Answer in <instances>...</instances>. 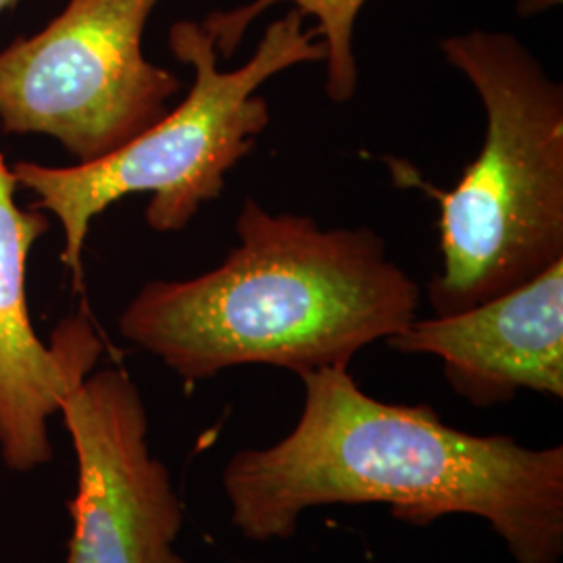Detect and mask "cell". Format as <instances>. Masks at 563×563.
Instances as JSON below:
<instances>
[{"instance_id": "obj_1", "label": "cell", "mask_w": 563, "mask_h": 563, "mask_svg": "<svg viewBox=\"0 0 563 563\" xmlns=\"http://www.w3.org/2000/svg\"><path fill=\"white\" fill-rule=\"evenodd\" d=\"M299 378L295 428L278 443L236 451L223 467L244 539H288L313 507L383 504L413 526L476 516L516 563L562 560L563 446L463 432L428 405L369 397L341 367Z\"/></svg>"}, {"instance_id": "obj_2", "label": "cell", "mask_w": 563, "mask_h": 563, "mask_svg": "<svg viewBox=\"0 0 563 563\" xmlns=\"http://www.w3.org/2000/svg\"><path fill=\"white\" fill-rule=\"evenodd\" d=\"M225 262L188 280H153L121 311L120 332L186 384L230 367L297 376L349 369L365 346L416 320L420 286L369 228H322L246 199Z\"/></svg>"}, {"instance_id": "obj_3", "label": "cell", "mask_w": 563, "mask_h": 563, "mask_svg": "<svg viewBox=\"0 0 563 563\" xmlns=\"http://www.w3.org/2000/svg\"><path fill=\"white\" fill-rule=\"evenodd\" d=\"M439 46L483 99V148L451 190L405 163L395 176L441 205V272L428 301L451 316L563 260V88L511 34L474 30Z\"/></svg>"}, {"instance_id": "obj_4", "label": "cell", "mask_w": 563, "mask_h": 563, "mask_svg": "<svg viewBox=\"0 0 563 563\" xmlns=\"http://www.w3.org/2000/svg\"><path fill=\"white\" fill-rule=\"evenodd\" d=\"M169 48L192 67V88L136 139L99 162L11 165L18 186L38 195L32 207L59 220L65 236L60 262L78 290L84 249L97 216L130 195H151L148 228L184 230L205 202L222 195L228 172L253 151L255 139L269 125V104L260 95L263 84L295 65L325 60L318 30L305 27L297 9L265 30L255 55L239 69H220L213 41L197 21L174 23Z\"/></svg>"}, {"instance_id": "obj_5", "label": "cell", "mask_w": 563, "mask_h": 563, "mask_svg": "<svg viewBox=\"0 0 563 563\" xmlns=\"http://www.w3.org/2000/svg\"><path fill=\"white\" fill-rule=\"evenodd\" d=\"M159 0H69L38 34L0 53V130L44 134L99 162L169 111L176 74L142 53Z\"/></svg>"}, {"instance_id": "obj_6", "label": "cell", "mask_w": 563, "mask_h": 563, "mask_svg": "<svg viewBox=\"0 0 563 563\" xmlns=\"http://www.w3.org/2000/svg\"><path fill=\"white\" fill-rule=\"evenodd\" d=\"M78 460L65 563H186L184 514L169 470L148 451V416L123 369L88 374L60 399Z\"/></svg>"}, {"instance_id": "obj_7", "label": "cell", "mask_w": 563, "mask_h": 563, "mask_svg": "<svg viewBox=\"0 0 563 563\" xmlns=\"http://www.w3.org/2000/svg\"><path fill=\"white\" fill-rule=\"evenodd\" d=\"M18 181L0 151V460L27 474L51 463L48 420L60 399L101 360L104 344L86 311L55 328L51 346L38 339L25 295L30 251L48 232L44 211L21 209Z\"/></svg>"}, {"instance_id": "obj_8", "label": "cell", "mask_w": 563, "mask_h": 563, "mask_svg": "<svg viewBox=\"0 0 563 563\" xmlns=\"http://www.w3.org/2000/svg\"><path fill=\"white\" fill-rule=\"evenodd\" d=\"M384 342L439 357L449 386L476 407L511 401L520 390L562 399L563 260L501 297L413 320Z\"/></svg>"}, {"instance_id": "obj_9", "label": "cell", "mask_w": 563, "mask_h": 563, "mask_svg": "<svg viewBox=\"0 0 563 563\" xmlns=\"http://www.w3.org/2000/svg\"><path fill=\"white\" fill-rule=\"evenodd\" d=\"M278 2H290L302 18H316V30L325 44V95L334 102L351 101L360 86L353 34L367 0H253L236 9L211 13L202 21V30L211 36L218 55L230 59L251 23Z\"/></svg>"}, {"instance_id": "obj_10", "label": "cell", "mask_w": 563, "mask_h": 563, "mask_svg": "<svg viewBox=\"0 0 563 563\" xmlns=\"http://www.w3.org/2000/svg\"><path fill=\"white\" fill-rule=\"evenodd\" d=\"M20 0H0V13L4 11V9H9V7H13V4H18Z\"/></svg>"}]
</instances>
